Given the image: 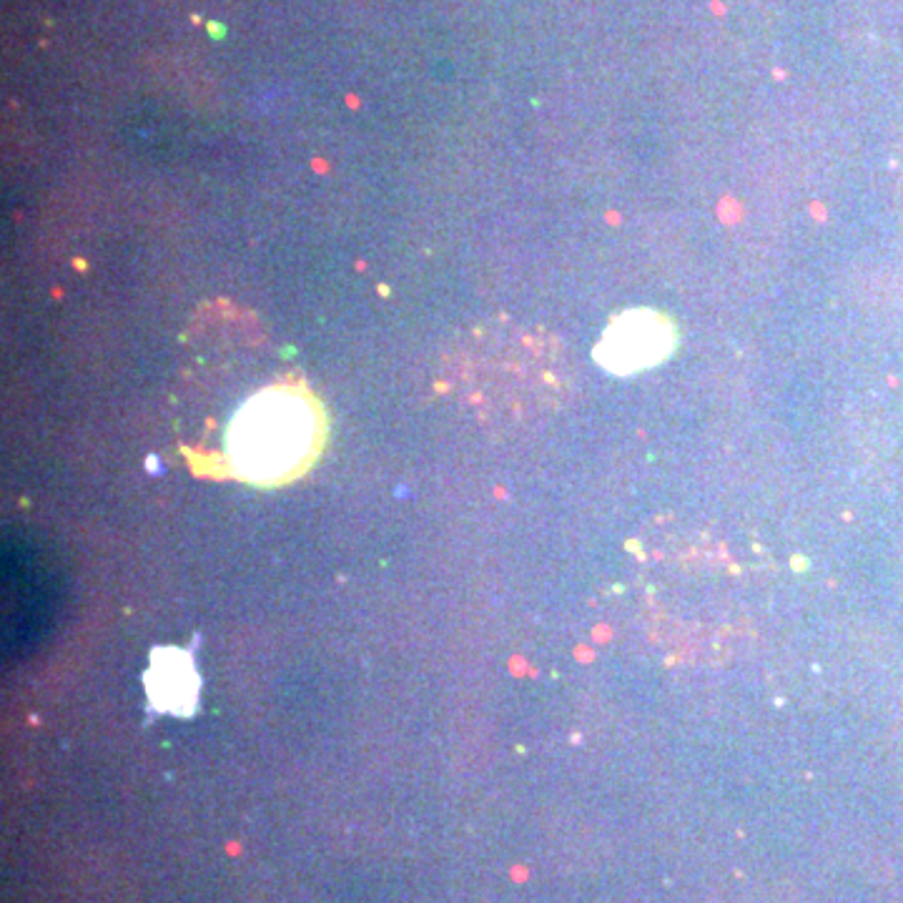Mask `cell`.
Returning <instances> with one entry per match:
<instances>
[{
    "mask_svg": "<svg viewBox=\"0 0 903 903\" xmlns=\"http://www.w3.org/2000/svg\"><path fill=\"white\" fill-rule=\"evenodd\" d=\"M675 349V327L658 312L633 309L613 319L595 357L605 369L615 374H633L655 367L668 359Z\"/></svg>",
    "mask_w": 903,
    "mask_h": 903,
    "instance_id": "cell-2",
    "label": "cell"
},
{
    "mask_svg": "<svg viewBox=\"0 0 903 903\" xmlns=\"http://www.w3.org/2000/svg\"><path fill=\"white\" fill-rule=\"evenodd\" d=\"M146 693L161 713L186 718L196 710L199 700V675L189 653L179 648H156L146 673Z\"/></svg>",
    "mask_w": 903,
    "mask_h": 903,
    "instance_id": "cell-3",
    "label": "cell"
},
{
    "mask_svg": "<svg viewBox=\"0 0 903 903\" xmlns=\"http://www.w3.org/2000/svg\"><path fill=\"white\" fill-rule=\"evenodd\" d=\"M221 462L231 477L256 487L299 480L322 455L327 414L299 374H281L236 407Z\"/></svg>",
    "mask_w": 903,
    "mask_h": 903,
    "instance_id": "cell-1",
    "label": "cell"
}]
</instances>
